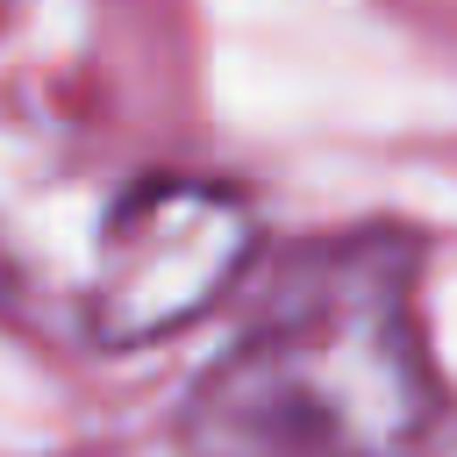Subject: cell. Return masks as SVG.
Segmentation results:
<instances>
[{
  "mask_svg": "<svg viewBox=\"0 0 457 457\" xmlns=\"http://www.w3.org/2000/svg\"><path fill=\"white\" fill-rule=\"evenodd\" d=\"M14 293V264H7V250H0V300Z\"/></svg>",
  "mask_w": 457,
  "mask_h": 457,
  "instance_id": "cell-3",
  "label": "cell"
},
{
  "mask_svg": "<svg viewBox=\"0 0 457 457\" xmlns=\"http://www.w3.org/2000/svg\"><path fill=\"white\" fill-rule=\"evenodd\" d=\"M450 421L400 228L293 243L179 407V457H428Z\"/></svg>",
  "mask_w": 457,
  "mask_h": 457,
  "instance_id": "cell-1",
  "label": "cell"
},
{
  "mask_svg": "<svg viewBox=\"0 0 457 457\" xmlns=\"http://www.w3.org/2000/svg\"><path fill=\"white\" fill-rule=\"evenodd\" d=\"M257 257V207L221 179L150 171L136 179L100 228L86 336L100 350H143L228 300Z\"/></svg>",
  "mask_w": 457,
  "mask_h": 457,
  "instance_id": "cell-2",
  "label": "cell"
}]
</instances>
